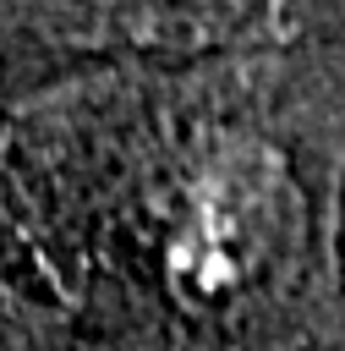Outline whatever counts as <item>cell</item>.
I'll list each match as a JSON object with an SVG mask.
<instances>
[{"label":"cell","instance_id":"6da1fadb","mask_svg":"<svg viewBox=\"0 0 345 351\" xmlns=\"http://www.w3.org/2000/svg\"><path fill=\"white\" fill-rule=\"evenodd\" d=\"M0 5L22 22H38L33 33L49 38H148V33L170 38L241 0H0Z\"/></svg>","mask_w":345,"mask_h":351}]
</instances>
